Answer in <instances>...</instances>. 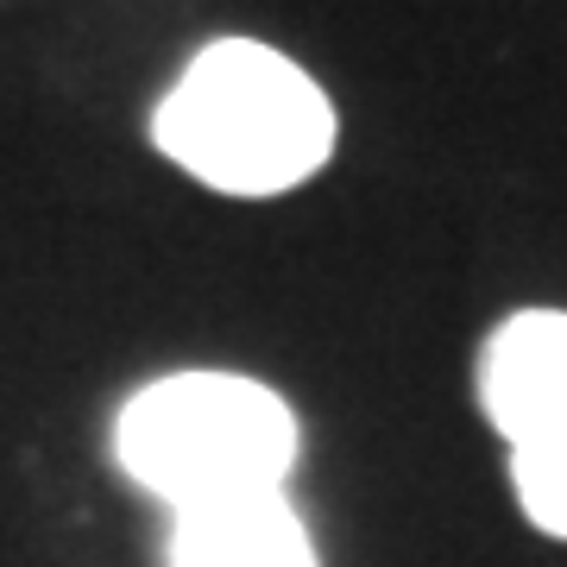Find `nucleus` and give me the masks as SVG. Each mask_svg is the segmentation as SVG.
<instances>
[{
  "mask_svg": "<svg viewBox=\"0 0 567 567\" xmlns=\"http://www.w3.org/2000/svg\"><path fill=\"white\" fill-rule=\"evenodd\" d=\"M152 140L221 196H284L328 164L334 107L284 51L259 39H215L158 102Z\"/></svg>",
  "mask_w": 567,
  "mask_h": 567,
  "instance_id": "1",
  "label": "nucleus"
},
{
  "mask_svg": "<svg viewBox=\"0 0 567 567\" xmlns=\"http://www.w3.org/2000/svg\"><path fill=\"white\" fill-rule=\"evenodd\" d=\"M114 461L171 511L284 492L297 466V416L240 372H171L114 416Z\"/></svg>",
  "mask_w": 567,
  "mask_h": 567,
  "instance_id": "2",
  "label": "nucleus"
},
{
  "mask_svg": "<svg viewBox=\"0 0 567 567\" xmlns=\"http://www.w3.org/2000/svg\"><path fill=\"white\" fill-rule=\"evenodd\" d=\"M480 398L492 429L511 447L561 442L567 435V316L561 309H524L486 341L480 360Z\"/></svg>",
  "mask_w": 567,
  "mask_h": 567,
  "instance_id": "3",
  "label": "nucleus"
},
{
  "mask_svg": "<svg viewBox=\"0 0 567 567\" xmlns=\"http://www.w3.org/2000/svg\"><path fill=\"white\" fill-rule=\"evenodd\" d=\"M171 567H322L284 492L171 511Z\"/></svg>",
  "mask_w": 567,
  "mask_h": 567,
  "instance_id": "4",
  "label": "nucleus"
},
{
  "mask_svg": "<svg viewBox=\"0 0 567 567\" xmlns=\"http://www.w3.org/2000/svg\"><path fill=\"white\" fill-rule=\"evenodd\" d=\"M511 486H517V505H524L529 524L567 543V435L511 447Z\"/></svg>",
  "mask_w": 567,
  "mask_h": 567,
  "instance_id": "5",
  "label": "nucleus"
}]
</instances>
